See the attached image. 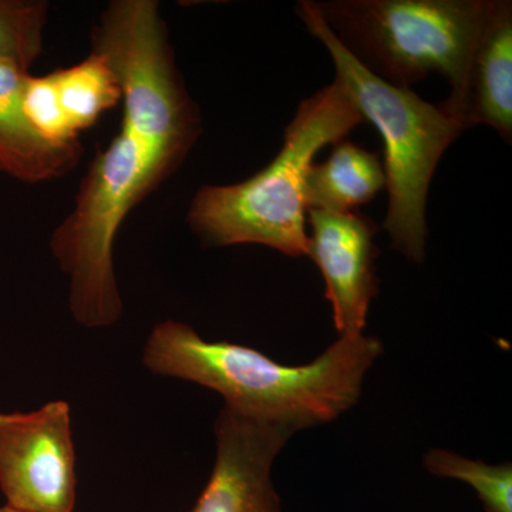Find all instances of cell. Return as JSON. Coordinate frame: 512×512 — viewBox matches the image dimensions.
<instances>
[{
    "label": "cell",
    "instance_id": "obj_7",
    "mask_svg": "<svg viewBox=\"0 0 512 512\" xmlns=\"http://www.w3.org/2000/svg\"><path fill=\"white\" fill-rule=\"evenodd\" d=\"M214 429V468L190 512H282L272 467L295 431L228 406L222 407Z\"/></svg>",
    "mask_w": 512,
    "mask_h": 512
},
{
    "label": "cell",
    "instance_id": "obj_2",
    "mask_svg": "<svg viewBox=\"0 0 512 512\" xmlns=\"http://www.w3.org/2000/svg\"><path fill=\"white\" fill-rule=\"evenodd\" d=\"M382 352L379 339L360 333L340 336L308 365L286 366L248 346L210 342L168 319L151 330L141 360L153 375L200 384L221 394L224 406L296 433L352 409Z\"/></svg>",
    "mask_w": 512,
    "mask_h": 512
},
{
    "label": "cell",
    "instance_id": "obj_10",
    "mask_svg": "<svg viewBox=\"0 0 512 512\" xmlns=\"http://www.w3.org/2000/svg\"><path fill=\"white\" fill-rule=\"evenodd\" d=\"M30 72L0 63V173L25 184L60 180L76 170L82 143L45 140L23 109V89Z\"/></svg>",
    "mask_w": 512,
    "mask_h": 512
},
{
    "label": "cell",
    "instance_id": "obj_6",
    "mask_svg": "<svg viewBox=\"0 0 512 512\" xmlns=\"http://www.w3.org/2000/svg\"><path fill=\"white\" fill-rule=\"evenodd\" d=\"M76 450L69 403L0 413V491L22 512H73Z\"/></svg>",
    "mask_w": 512,
    "mask_h": 512
},
{
    "label": "cell",
    "instance_id": "obj_12",
    "mask_svg": "<svg viewBox=\"0 0 512 512\" xmlns=\"http://www.w3.org/2000/svg\"><path fill=\"white\" fill-rule=\"evenodd\" d=\"M52 74L60 107L77 136L121 103L116 74L107 60L93 50L82 62Z\"/></svg>",
    "mask_w": 512,
    "mask_h": 512
},
{
    "label": "cell",
    "instance_id": "obj_1",
    "mask_svg": "<svg viewBox=\"0 0 512 512\" xmlns=\"http://www.w3.org/2000/svg\"><path fill=\"white\" fill-rule=\"evenodd\" d=\"M92 50L119 80L123 114L116 136L87 168L49 248L67 278L74 322L104 329L124 311L114 266L120 229L184 164L202 121L156 0H111L94 23Z\"/></svg>",
    "mask_w": 512,
    "mask_h": 512
},
{
    "label": "cell",
    "instance_id": "obj_9",
    "mask_svg": "<svg viewBox=\"0 0 512 512\" xmlns=\"http://www.w3.org/2000/svg\"><path fill=\"white\" fill-rule=\"evenodd\" d=\"M464 128L485 124L512 137V3L484 0L476 39L458 92L440 104Z\"/></svg>",
    "mask_w": 512,
    "mask_h": 512
},
{
    "label": "cell",
    "instance_id": "obj_13",
    "mask_svg": "<svg viewBox=\"0 0 512 512\" xmlns=\"http://www.w3.org/2000/svg\"><path fill=\"white\" fill-rule=\"evenodd\" d=\"M45 0H0V63L30 72L45 50Z\"/></svg>",
    "mask_w": 512,
    "mask_h": 512
},
{
    "label": "cell",
    "instance_id": "obj_15",
    "mask_svg": "<svg viewBox=\"0 0 512 512\" xmlns=\"http://www.w3.org/2000/svg\"><path fill=\"white\" fill-rule=\"evenodd\" d=\"M23 109L32 126L45 140L55 144L79 143L57 97L52 72L45 76L29 73L23 89Z\"/></svg>",
    "mask_w": 512,
    "mask_h": 512
},
{
    "label": "cell",
    "instance_id": "obj_4",
    "mask_svg": "<svg viewBox=\"0 0 512 512\" xmlns=\"http://www.w3.org/2000/svg\"><path fill=\"white\" fill-rule=\"evenodd\" d=\"M296 13L311 35L329 50L335 80L350 94L365 121L379 130L389 208L383 228L394 249L413 262L426 258L427 195L434 171L466 128L443 107L412 89L393 86L365 69L326 25L316 2L302 0Z\"/></svg>",
    "mask_w": 512,
    "mask_h": 512
},
{
    "label": "cell",
    "instance_id": "obj_14",
    "mask_svg": "<svg viewBox=\"0 0 512 512\" xmlns=\"http://www.w3.org/2000/svg\"><path fill=\"white\" fill-rule=\"evenodd\" d=\"M424 466L437 477L463 481L476 491L485 512H512L511 463L493 464L470 460L446 450H430Z\"/></svg>",
    "mask_w": 512,
    "mask_h": 512
},
{
    "label": "cell",
    "instance_id": "obj_8",
    "mask_svg": "<svg viewBox=\"0 0 512 512\" xmlns=\"http://www.w3.org/2000/svg\"><path fill=\"white\" fill-rule=\"evenodd\" d=\"M308 256L318 265L340 336L363 333L379 292L375 259L377 225L359 212L308 211Z\"/></svg>",
    "mask_w": 512,
    "mask_h": 512
},
{
    "label": "cell",
    "instance_id": "obj_3",
    "mask_svg": "<svg viewBox=\"0 0 512 512\" xmlns=\"http://www.w3.org/2000/svg\"><path fill=\"white\" fill-rule=\"evenodd\" d=\"M365 123L338 82L299 104L274 160L241 183L205 185L187 212L191 231L208 247L262 245L292 258L308 256L306 177L316 154Z\"/></svg>",
    "mask_w": 512,
    "mask_h": 512
},
{
    "label": "cell",
    "instance_id": "obj_16",
    "mask_svg": "<svg viewBox=\"0 0 512 512\" xmlns=\"http://www.w3.org/2000/svg\"><path fill=\"white\" fill-rule=\"evenodd\" d=\"M0 512H22V511H18V510H15V508H12V507H9V505H2V507H0Z\"/></svg>",
    "mask_w": 512,
    "mask_h": 512
},
{
    "label": "cell",
    "instance_id": "obj_5",
    "mask_svg": "<svg viewBox=\"0 0 512 512\" xmlns=\"http://www.w3.org/2000/svg\"><path fill=\"white\" fill-rule=\"evenodd\" d=\"M326 25L370 73L410 89L431 73L458 92L484 0L316 2Z\"/></svg>",
    "mask_w": 512,
    "mask_h": 512
},
{
    "label": "cell",
    "instance_id": "obj_11",
    "mask_svg": "<svg viewBox=\"0 0 512 512\" xmlns=\"http://www.w3.org/2000/svg\"><path fill=\"white\" fill-rule=\"evenodd\" d=\"M386 188L382 160L349 140H340L328 160L312 164L306 177L309 210L353 212Z\"/></svg>",
    "mask_w": 512,
    "mask_h": 512
}]
</instances>
